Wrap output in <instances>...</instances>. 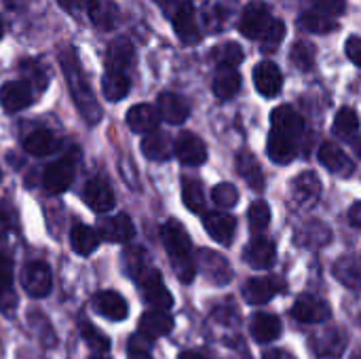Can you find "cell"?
<instances>
[{"label": "cell", "mask_w": 361, "mask_h": 359, "mask_svg": "<svg viewBox=\"0 0 361 359\" xmlns=\"http://www.w3.org/2000/svg\"><path fill=\"white\" fill-rule=\"evenodd\" d=\"M237 171H239V176L245 180V184H247L252 190H256V193L264 190V184H267L264 174H262V167H260L258 159H256L252 152H245V150H243V152L237 157Z\"/></svg>", "instance_id": "83f0119b"}, {"label": "cell", "mask_w": 361, "mask_h": 359, "mask_svg": "<svg viewBox=\"0 0 361 359\" xmlns=\"http://www.w3.org/2000/svg\"><path fill=\"white\" fill-rule=\"evenodd\" d=\"M173 330V320L165 311H146L140 320V336L146 341H154L159 336H165Z\"/></svg>", "instance_id": "484cf974"}, {"label": "cell", "mask_w": 361, "mask_h": 359, "mask_svg": "<svg viewBox=\"0 0 361 359\" xmlns=\"http://www.w3.org/2000/svg\"><path fill=\"white\" fill-rule=\"evenodd\" d=\"M135 281L140 284V292L142 298L146 300L148 307H152L154 311H169L173 305V296L169 294V290L163 284V277L157 269H144Z\"/></svg>", "instance_id": "277c9868"}, {"label": "cell", "mask_w": 361, "mask_h": 359, "mask_svg": "<svg viewBox=\"0 0 361 359\" xmlns=\"http://www.w3.org/2000/svg\"><path fill=\"white\" fill-rule=\"evenodd\" d=\"M345 53L347 57L361 68V38L360 36H351L345 44Z\"/></svg>", "instance_id": "f907efd6"}, {"label": "cell", "mask_w": 361, "mask_h": 359, "mask_svg": "<svg viewBox=\"0 0 361 359\" xmlns=\"http://www.w3.org/2000/svg\"><path fill=\"white\" fill-rule=\"evenodd\" d=\"M97 235L99 239L108 243H127L135 235V226L127 214H116L110 218H102L97 224Z\"/></svg>", "instance_id": "8fae6325"}, {"label": "cell", "mask_w": 361, "mask_h": 359, "mask_svg": "<svg viewBox=\"0 0 361 359\" xmlns=\"http://www.w3.org/2000/svg\"><path fill=\"white\" fill-rule=\"evenodd\" d=\"M298 23H300L302 30L315 32V34H328V32H334L338 28V23L332 17L319 13V11H309V13L300 15Z\"/></svg>", "instance_id": "74e56055"}, {"label": "cell", "mask_w": 361, "mask_h": 359, "mask_svg": "<svg viewBox=\"0 0 361 359\" xmlns=\"http://www.w3.org/2000/svg\"><path fill=\"white\" fill-rule=\"evenodd\" d=\"M264 359H296V358H292L288 351H279V349H275V351L264 353Z\"/></svg>", "instance_id": "9f6ffc18"}, {"label": "cell", "mask_w": 361, "mask_h": 359, "mask_svg": "<svg viewBox=\"0 0 361 359\" xmlns=\"http://www.w3.org/2000/svg\"><path fill=\"white\" fill-rule=\"evenodd\" d=\"M345 347V339L338 332H328L317 341V353L319 355H338Z\"/></svg>", "instance_id": "bcb514c9"}, {"label": "cell", "mask_w": 361, "mask_h": 359, "mask_svg": "<svg viewBox=\"0 0 361 359\" xmlns=\"http://www.w3.org/2000/svg\"><path fill=\"white\" fill-rule=\"evenodd\" d=\"M19 70H21V74H23V80H25L36 93H40V91L47 89L49 78H47V72L40 68L38 61H34V59H23L21 66H19Z\"/></svg>", "instance_id": "60d3db41"}, {"label": "cell", "mask_w": 361, "mask_h": 359, "mask_svg": "<svg viewBox=\"0 0 361 359\" xmlns=\"http://www.w3.org/2000/svg\"><path fill=\"white\" fill-rule=\"evenodd\" d=\"M99 235L95 229L91 226H85V224H76L70 233V243H72V250L80 256H89L97 250L99 245Z\"/></svg>", "instance_id": "4dcf8cb0"}, {"label": "cell", "mask_w": 361, "mask_h": 359, "mask_svg": "<svg viewBox=\"0 0 361 359\" xmlns=\"http://www.w3.org/2000/svg\"><path fill=\"white\" fill-rule=\"evenodd\" d=\"M241 89V76L233 68H220L214 78V93L220 99H231Z\"/></svg>", "instance_id": "836d02e7"}, {"label": "cell", "mask_w": 361, "mask_h": 359, "mask_svg": "<svg viewBox=\"0 0 361 359\" xmlns=\"http://www.w3.org/2000/svg\"><path fill=\"white\" fill-rule=\"evenodd\" d=\"M171 21H173V30H176L178 38L184 44H197L201 40L197 13H195V6H192L190 0H180L171 8Z\"/></svg>", "instance_id": "5b68a950"}, {"label": "cell", "mask_w": 361, "mask_h": 359, "mask_svg": "<svg viewBox=\"0 0 361 359\" xmlns=\"http://www.w3.org/2000/svg\"><path fill=\"white\" fill-rule=\"evenodd\" d=\"M292 315L300 324H322V322L330 320L332 311L324 298L313 296V294H302L300 298H296V303L292 307Z\"/></svg>", "instance_id": "9c48e42d"}, {"label": "cell", "mask_w": 361, "mask_h": 359, "mask_svg": "<svg viewBox=\"0 0 361 359\" xmlns=\"http://www.w3.org/2000/svg\"><path fill=\"white\" fill-rule=\"evenodd\" d=\"M21 286L32 298H42L51 292L53 275L44 262H30L21 271Z\"/></svg>", "instance_id": "ba28073f"}, {"label": "cell", "mask_w": 361, "mask_h": 359, "mask_svg": "<svg viewBox=\"0 0 361 359\" xmlns=\"http://www.w3.org/2000/svg\"><path fill=\"white\" fill-rule=\"evenodd\" d=\"M159 114H161V118H165L167 123H171V125H180V123H184L188 116H190V106H188V102L182 97V95H178V93H171V91H165V93H161L159 95Z\"/></svg>", "instance_id": "7402d4cb"}, {"label": "cell", "mask_w": 361, "mask_h": 359, "mask_svg": "<svg viewBox=\"0 0 361 359\" xmlns=\"http://www.w3.org/2000/svg\"><path fill=\"white\" fill-rule=\"evenodd\" d=\"M82 199L97 214H106L116 205V199H114V193H112L110 184L106 180H102V178H95L91 182H87Z\"/></svg>", "instance_id": "9a60e30c"}, {"label": "cell", "mask_w": 361, "mask_h": 359, "mask_svg": "<svg viewBox=\"0 0 361 359\" xmlns=\"http://www.w3.org/2000/svg\"><path fill=\"white\" fill-rule=\"evenodd\" d=\"M212 199L218 207L222 209H228V207H235L237 201H239V193L233 184L224 182V184H218L214 190H212Z\"/></svg>", "instance_id": "f6af8a7d"}, {"label": "cell", "mask_w": 361, "mask_h": 359, "mask_svg": "<svg viewBox=\"0 0 361 359\" xmlns=\"http://www.w3.org/2000/svg\"><path fill=\"white\" fill-rule=\"evenodd\" d=\"M173 152L180 159V163H184L188 167H199L207 161L205 142L190 131H184L178 135V140L173 142Z\"/></svg>", "instance_id": "52a82bcc"}, {"label": "cell", "mask_w": 361, "mask_h": 359, "mask_svg": "<svg viewBox=\"0 0 361 359\" xmlns=\"http://www.w3.org/2000/svg\"><path fill=\"white\" fill-rule=\"evenodd\" d=\"M319 163L324 167H328L332 174H338V176H351L353 169H355V165L347 157V152L341 146L332 144V142H326L319 148Z\"/></svg>", "instance_id": "d4e9b609"}, {"label": "cell", "mask_w": 361, "mask_h": 359, "mask_svg": "<svg viewBox=\"0 0 361 359\" xmlns=\"http://www.w3.org/2000/svg\"><path fill=\"white\" fill-rule=\"evenodd\" d=\"M34 99H36V91L25 80H8L0 87V106L8 114L27 108Z\"/></svg>", "instance_id": "8992f818"}, {"label": "cell", "mask_w": 361, "mask_h": 359, "mask_svg": "<svg viewBox=\"0 0 361 359\" xmlns=\"http://www.w3.org/2000/svg\"><path fill=\"white\" fill-rule=\"evenodd\" d=\"M4 2V6L6 8H11V11H19V8H23L30 0H2Z\"/></svg>", "instance_id": "11a10c76"}, {"label": "cell", "mask_w": 361, "mask_h": 359, "mask_svg": "<svg viewBox=\"0 0 361 359\" xmlns=\"http://www.w3.org/2000/svg\"><path fill=\"white\" fill-rule=\"evenodd\" d=\"M80 336H82V341L87 343V347L93 351V353H108V349H110V339L102 332V330H97L89 320H80Z\"/></svg>", "instance_id": "f35d334b"}, {"label": "cell", "mask_w": 361, "mask_h": 359, "mask_svg": "<svg viewBox=\"0 0 361 359\" xmlns=\"http://www.w3.org/2000/svg\"><path fill=\"white\" fill-rule=\"evenodd\" d=\"M203 226L209 233V237L216 239L222 245H231L233 243V237L237 233V220L231 214H222V212L205 214Z\"/></svg>", "instance_id": "d6986e66"}, {"label": "cell", "mask_w": 361, "mask_h": 359, "mask_svg": "<svg viewBox=\"0 0 361 359\" xmlns=\"http://www.w3.org/2000/svg\"><path fill=\"white\" fill-rule=\"evenodd\" d=\"M161 239L180 281L190 284L197 275V260L192 256V243L186 229L178 220H167L161 229Z\"/></svg>", "instance_id": "7a4b0ae2"}, {"label": "cell", "mask_w": 361, "mask_h": 359, "mask_svg": "<svg viewBox=\"0 0 361 359\" xmlns=\"http://www.w3.org/2000/svg\"><path fill=\"white\" fill-rule=\"evenodd\" d=\"M275 243L267 237H256L247 243V248L243 250V260L258 271L271 269L275 264Z\"/></svg>", "instance_id": "2e32d148"}, {"label": "cell", "mask_w": 361, "mask_h": 359, "mask_svg": "<svg viewBox=\"0 0 361 359\" xmlns=\"http://www.w3.org/2000/svg\"><path fill=\"white\" fill-rule=\"evenodd\" d=\"M330 239H332V233H330L319 220H313V222L305 224V226L296 233V241H298L300 245H307V248L326 245Z\"/></svg>", "instance_id": "d590c367"}, {"label": "cell", "mask_w": 361, "mask_h": 359, "mask_svg": "<svg viewBox=\"0 0 361 359\" xmlns=\"http://www.w3.org/2000/svg\"><path fill=\"white\" fill-rule=\"evenodd\" d=\"M159 121H161V114L150 104H137V106L129 108V112H127V125L135 133H152V131H157Z\"/></svg>", "instance_id": "603a6c76"}, {"label": "cell", "mask_w": 361, "mask_h": 359, "mask_svg": "<svg viewBox=\"0 0 361 359\" xmlns=\"http://www.w3.org/2000/svg\"><path fill=\"white\" fill-rule=\"evenodd\" d=\"M93 309L110 322H123L129 315L127 300L118 292H112V290L97 292L93 296Z\"/></svg>", "instance_id": "5bb4252c"}, {"label": "cell", "mask_w": 361, "mask_h": 359, "mask_svg": "<svg viewBox=\"0 0 361 359\" xmlns=\"http://www.w3.org/2000/svg\"><path fill=\"white\" fill-rule=\"evenodd\" d=\"M125 267H127V271L131 273L133 279H135L144 269H148V267H146V258H144V250H140V248H129V250L125 252Z\"/></svg>", "instance_id": "7dc6e473"}, {"label": "cell", "mask_w": 361, "mask_h": 359, "mask_svg": "<svg viewBox=\"0 0 361 359\" xmlns=\"http://www.w3.org/2000/svg\"><path fill=\"white\" fill-rule=\"evenodd\" d=\"M129 89H131L129 74H123V72H110V70H106L104 80H102V91H104L106 99H110V102L125 99V97H127V93H129Z\"/></svg>", "instance_id": "d6a6232c"}, {"label": "cell", "mask_w": 361, "mask_h": 359, "mask_svg": "<svg viewBox=\"0 0 361 359\" xmlns=\"http://www.w3.org/2000/svg\"><path fill=\"white\" fill-rule=\"evenodd\" d=\"M13 288V260L0 252V298Z\"/></svg>", "instance_id": "c3c4849f"}, {"label": "cell", "mask_w": 361, "mask_h": 359, "mask_svg": "<svg viewBox=\"0 0 361 359\" xmlns=\"http://www.w3.org/2000/svg\"><path fill=\"white\" fill-rule=\"evenodd\" d=\"M269 157L279 165H288L296 157V144L292 140L283 138L281 133L271 131V135H269Z\"/></svg>", "instance_id": "e575fe53"}, {"label": "cell", "mask_w": 361, "mask_h": 359, "mask_svg": "<svg viewBox=\"0 0 361 359\" xmlns=\"http://www.w3.org/2000/svg\"><path fill=\"white\" fill-rule=\"evenodd\" d=\"M254 85L258 93H262L264 97H275L283 87L281 70L273 61H260L254 68Z\"/></svg>", "instance_id": "ffe728a7"}, {"label": "cell", "mask_w": 361, "mask_h": 359, "mask_svg": "<svg viewBox=\"0 0 361 359\" xmlns=\"http://www.w3.org/2000/svg\"><path fill=\"white\" fill-rule=\"evenodd\" d=\"M142 152L150 161H167L173 154V142L167 133L157 129L152 133H146V138L142 140Z\"/></svg>", "instance_id": "f546056e"}, {"label": "cell", "mask_w": 361, "mask_h": 359, "mask_svg": "<svg viewBox=\"0 0 361 359\" xmlns=\"http://www.w3.org/2000/svg\"><path fill=\"white\" fill-rule=\"evenodd\" d=\"M239 30L243 36L252 40H262L269 44H277L286 36V23L271 15V8L262 2H254L243 8Z\"/></svg>", "instance_id": "3957f363"}, {"label": "cell", "mask_w": 361, "mask_h": 359, "mask_svg": "<svg viewBox=\"0 0 361 359\" xmlns=\"http://www.w3.org/2000/svg\"><path fill=\"white\" fill-rule=\"evenodd\" d=\"M271 121H273V129L271 131L281 133L283 138L292 140L294 144H298V140L305 133V121H302V116L292 106L275 108L273 114H271Z\"/></svg>", "instance_id": "30bf717a"}, {"label": "cell", "mask_w": 361, "mask_h": 359, "mask_svg": "<svg viewBox=\"0 0 361 359\" xmlns=\"http://www.w3.org/2000/svg\"><path fill=\"white\" fill-rule=\"evenodd\" d=\"M349 220H351V224H353V226L361 229V201L351 207V212H349Z\"/></svg>", "instance_id": "db71d44e"}, {"label": "cell", "mask_w": 361, "mask_h": 359, "mask_svg": "<svg viewBox=\"0 0 361 359\" xmlns=\"http://www.w3.org/2000/svg\"><path fill=\"white\" fill-rule=\"evenodd\" d=\"M182 201L192 214H201L205 209V193L203 184L195 178H184L182 180Z\"/></svg>", "instance_id": "8d00e7d4"}, {"label": "cell", "mask_w": 361, "mask_h": 359, "mask_svg": "<svg viewBox=\"0 0 361 359\" xmlns=\"http://www.w3.org/2000/svg\"><path fill=\"white\" fill-rule=\"evenodd\" d=\"M334 277L351 290H361V262L351 256H343L334 264Z\"/></svg>", "instance_id": "1f68e13d"}, {"label": "cell", "mask_w": 361, "mask_h": 359, "mask_svg": "<svg viewBox=\"0 0 361 359\" xmlns=\"http://www.w3.org/2000/svg\"><path fill=\"white\" fill-rule=\"evenodd\" d=\"M93 359H106V358H93Z\"/></svg>", "instance_id": "6125c7cd"}, {"label": "cell", "mask_w": 361, "mask_h": 359, "mask_svg": "<svg viewBox=\"0 0 361 359\" xmlns=\"http://www.w3.org/2000/svg\"><path fill=\"white\" fill-rule=\"evenodd\" d=\"M199 267L205 273V277L212 284H218V286L228 284L231 277H233L231 264L226 262V258L220 256V254H216V252H209V250H201L199 252Z\"/></svg>", "instance_id": "44dd1931"}, {"label": "cell", "mask_w": 361, "mask_h": 359, "mask_svg": "<svg viewBox=\"0 0 361 359\" xmlns=\"http://www.w3.org/2000/svg\"><path fill=\"white\" fill-rule=\"evenodd\" d=\"M353 146H355V152H357V154L361 157V138H357V140H355V144H353Z\"/></svg>", "instance_id": "91938a15"}, {"label": "cell", "mask_w": 361, "mask_h": 359, "mask_svg": "<svg viewBox=\"0 0 361 359\" xmlns=\"http://www.w3.org/2000/svg\"><path fill=\"white\" fill-rule=\"evenodd\" d=\"M281 281L275 277H254L243 286V298L250 305H267L281 292Z\"/></svg>", "instance_id": "ac0fdd59"}, {"label": "cell", "mask_w": 361, "mask_h": 359, "mask_svg": "<svg viewBox=\"0 0 361 359\" xmlns=\"http://www.w3.org/2000/svg\"><path fill=\"white\" fill-rule=\"evenodd\" d=\"M4 36V21H2V17H0V38Z\"/></svg>", "instance_id": "94428289"}, {"label": "cell", "mask_w": 361, "mask_h": 359, "mask_svg": "<svg viewBox=\"0 0 361 359\" xmlns=\"http://www.w3.org/2000/svg\"><path fill=\"white\" fill-rule=\"evenodd\" d=\"M360 129V116L353 108H341L334 116V133L341 138H351Z\"/></svg>", "instance_id": "b9f144b4"}, {"label": "cell", "mask_w": 361, "mask_h": 359, "mask_svg": "<svg viewBox=\"0 0 361 359\" xmlns=\"http://www.w3.org/2000/svg\"><path fill=\"white\" fill-rule=\"evenodd\" d=\"M311 2H313V6H315L319 13H324V15H328V17L341 15V13H345V8H347V0H311Z\"/></svg>", "instance_id": "681fc988"}, {"label": "cell", "mask_w": 361, "mask_h": 359, "mask_svg": "<svg viewBox=\"0 0 361 359\" xmlns=\"http://www.w3.org/2000/svg\"><path fill=\"white\" fill-rule=\"evenodd\" d=\"M250 330L258 343H273L275 339H279L283 326H281V320L273 313H256L252 317Z\"/></svg>", "instance_id": "f1b7e54d"}, {"label": "cell", "mask_w": 361, "mask_h": 359, "mask_svg": "<svg viewBox=\"0 0 361 359\" xmlns=\"http://www.w3.org/2000/svg\"><path fill=\"white\" fill-rule=\"evenodd\" d=\"M61 142L59 138L49 131V129H34L25 140H23V148L27 154H34V157H49V154H55L59 150Z\"/></svg>", "instance_id": "4316f807"}, {"label": "cell", "mask_w": 361, "mask_h": 359, "mask_svg": "<svg viewBox=\"0 0 361 359\" xmlns=\"http://www.w3.org/2000/svg\"><path fill=\"white\" fill-rule=\"evenodd\" d=\"M129 359H152L148 355V351H146V347L142 345H137L133 339H131V343H129Z\"/></svg>", "instance_id": "f5cc1de1"}, {"label": "cell", "mask_w": 361, "mask_h": 359, "mask_svg": "<svg viewBox=\"0 0 361 359\" xmlns=\"http://www.w3.org/2000/svg\"><path fill=\"white\" fill-rule=\"evenodd\" d=\"M212 57L218 63V68H233L235 70V66L241 63V59H243V49L237 42H222L220 47L214 49Z\"/></svg>", "instance_id": "ab89813d"}, {"label": "cell", "mask_w": 361, "mask_h": 359, "mask_svg": "<svg viewBox=\"0 0 361 359\" xmlns=\"http://www.w3.org/2000/svg\"><path fill=\"white\" fill-rule=\"evenodd\" d=\"M4 229H6V220H4V216L0 212V233H4Z\"/></svg>", "instance_id": "680465c9"}, {"label": "cell", "mask_w": 361, "mask_h": 359, "mask_svg": "<svg viewBox=\"0 0 361 359\" xmlns=\"http://www.w3.org/2000/svg\"><path fill=\"white\" fill-rule=\"evenodd\" d=\"M180 359H209L207 355H203V353H199V351H184Z\"/></svg>", "instance_id": "6f0895ef"}, {"label": "cell", "mask_w": 361, "mask_h": 359, "mask_svg": "<svg viewBox=\"0 0 361 359\" xmlns=\"http://www.w3.org/2000/svg\"><path fill=\"white\" fill-rule=\"evenodd\" d=\"M252 233H264L271 224V207L264 201H254L247 212Z\"/></svg>", "instance_id": "7bdbcfd3"}, {"label": "cell", "mask_w": 361, "mask_h": 359, "mask_svg": "<svg viewBox=\"0 0 361 359\" xmlns=\"http://www.w3.org/2000/svg\"><path fill=\"white\" fill-rule=\"evenodd\" d=\"M292 195H294V201L302 209L313 207L322 197V180H319V176L313 174V171H302L292 182Z\"/></svg>", "instance_id": "4fadbf2b"}, {"label": "cell", "mask_w": 361, "mask_h": 359, "mask_svg": "<svg viewBox=\"0 0 361 359\" xmlns=\"http://www.w3.org/2000/svg\"><path fill=\"white\" fill-rule=\"evenodd\" d=\"M87 13L99 30H114L121 17V8L114 0H89Z\"/></svg>", "instance_id": "cb8c5ba5"}, {"label": "cell", "mask_w": 361, "mask_h": 359, "mask_svg": "<svg viewBox=\"0 0 361 359\" xmlns=\"http://www.w3.org/2000/svg\"><path fill=\"white\" fill-rule=\"evenodd\" d=\"M290 61H292L298 70L309 72V70H313V66H315V49H313L309 42H296V44L292 47V51H290Z\"/></svg>", "instance_id": "ee69618b"}, {"label": "cell", "mask_w": 361, "mask_h": 359, "mask_svg": "<svg viewBox=\"0 0 361 359\" xmlns=\"http://www.w3.org/2000/svg\"><path fill=\"white\" fill-rule=\"evenodd\" d=\"M133 61H135V47L131 44L129 38L121 36L110 42L106 51V70L127 74L133 68Z\"/></svg>", "instance_id": "7c38bea8"}, {"label": "cell", "mask_w": 361, "mask_h": 359, "mask_svg": "<svg viewBox=\"0 0 361 359\" xmlns=\"http://www.w3.org/2000/svg\"><path fill=\"white\" fill-rule=\"evenodd\" d=\"M57 4H59L66 13L78 15V13L82 11V6H85V0H57Z\"/></svg>", "instance_id": "816d5d0a"}, {"label": "cell", "mask_w": 361, "mask_h": 359, "mask_svg": "<svg viewBox=\"0 0 361 359\" xmlns=\"http://www.w3.org/2000/svg\"><path fill=\"white\" fill-rule=\"evenodd\" d=\"M59 63H61V70L66 74V83H68L70 95H72L78 112L82 114V118L89 125L99 123L102 106L97 104V97H95L93 89L89 87V80H87V76H85V72L80 68L76 51L72 47H63L59 51Z\"/></svg>", "instance_id": "6da1fadb"}, {"label": "cell", "mask_w": 361, "mask_h": 359, "mask_svg": "<svg viewBox=\"0 0 361 359\" xmlns=\"http://www.w3.org/2000/svg\"><path fill=\"white\" fill-rule=\"evenodd\" d=\"M72 180H74V167L68 159H61V161H55L51 163L47 169H44V176H42V182H44V188L51 193V195H61L66 193L70 186H72Z\"/></svg>", "instance_id": "e0dca14e"}]
</instances>
